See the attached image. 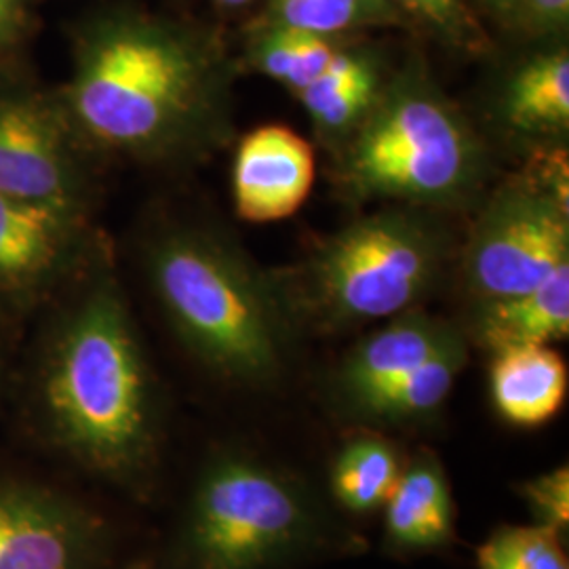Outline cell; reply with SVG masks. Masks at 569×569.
I'll use <instances>...</instances> for the list:
<instances>
[{
    "label": "cell",
    "instance_id": "obj_27",
    "mask_svg": "<svg viewBox=\"0 0 569 569\" xmlns=\"http://www.w3.org/2000/svg\"><path fill=\"white\" fill-rule=\"evenodd\" d=\"M488 2L493 7V9H498V11L512 13V11H515V7H517L521 0H488Z\"/></svg>",
    "mask_w": 569,
    "mask_h": 569
},
{
    "label": "cell",
    "instance_id": "obj_11",
    "mask_svg": "<svg viewBox=\"0 0 569 569\" xmlns=\"http://www.w3.org/2000/svg\"><path fill=\"white\" fill-rule=\"evenodd\" d=\"M93 523L32 491H0V569H81Z\"/></svg>",
    "mask_w": 569,
    "mask_h": 569
},
{
    "label": "cell",
    "instance_id": "obj_21",
    "mask_svg": "<svg viewBox=\"0 0 569 569\" xmlns=\"http://www.w3.org/2000/svg\"><path fill=\"white\" fill-rule=\"evenodd\" d=\"M270 23L333 39L357 28L399 20L388 0H270Z\"/></svg>",
    "mask_w": 569,
    "mask_h": 569
},
{
    "label": "cell",
    "instance_id": "obj_17",
    "mask_svg": "<svg viewBox=\"0 0 569 569\" xmlns=\"http://www.w3.org/2000/svg\"><path fill=\"white\" fill-rule=\"evenodd\" d=\"M467 359V342L465 338H458L369 399L357 411L355 420L367 425H407L425 420L446 403Z\"/></svg>",
    "mask_w": 569,
    "mask_h": 569
},
{
    "label": "cell",
    "instance_id": "obj_8",
    "mask_svg": "<svg viewBox=\"0 0 569 569\" xmlns=\"http://www.w3.org/2000/svg\"><path fill=\"white\" fill-rule=\"evenodd\" d=\"M315 154L283 124H266L244 138L232 164L237 213L253 224L293 216L310 197Z\"/></svg>",
    "mask_w": 569,
    "mask_h": 569
},
{
    "label": "cell",
    "instance_id": "obj_15",
    "mask_svg": "<svg viewBox=\"0 0 569 569\" xmlns=\"http://www.w3.org/2000/svg\"><path fill=\"white\" fill-rule=\"evenodd\" d=\"M385 84L373 53L338 49L326 70L296 96L323 136L350 138L373 110Z\"/></svg>",
    "mask_w": 569,
    "mask_h": 569
},
{
    "label": "cell",
    "instance_id": "obj_5",
    "mask_svg": "<svg viewBox=\"0 0 569 569\" xmlns=\"http://www.w3.org/2000/svg\"><path fill=\"white\" fill-rule=\"evenodd\" d=\"M323 536V512L302 481L247 451H224L190 500L183 569H283Z\"/></svg>",
    "mask_w": 569,
    "mask_h": 569
},
{
    "label": "cell",
    "instance_id": "obj_26",
    "mask_svg": "<svg viewBox=\"0 0 569 569\" xmlns=\"http://www.w3.org/2000/svg\"><path fill=\"white\" fill-rule=\"evenodd\" d=\"M28 23L23 0H0V47L20 41Z\"/></svg>",
    "mask_w": 569,
    "mask_h": 569
},
{
    "label": "cell",
    "instance_id": "obj_14",
    "mask_svg": "<svg viewBox=\"0 0 569 569\" xmlns=\"http://www.w3.org/2000/svg\"><path fill=\"white\" fill-rule=\"evenodd\" d=\"M475 340L498 355L512 348L550 346L569 333V264L526 293L479 305Z\"/></svg>",
    "mask_w": 569,
    "mask_h": 569
},
{
    "label": "cell",
    "instance_id": "obj_20",
    "mask_svg": "<svg viewBox=\"0 0 569 569\" xmlns=\"http://www.w3.org/2000/svg\"><path fill=\"white\" fill-rule=\"evenodd\" d=\"M329 37L268 23L249 47V61L268 79L300 93L315 81L336 56Z\"/></svg>",
    "mask_w": 569,
    "mask_h": 569
},
{
    "label": "cell",
    "instance_id": "obj_19",
    "mask_svg": "<svg viewBox=\"0 0 569 569\" xmlns=\"http://www.w3.org/2000/svg\"><path fill=\"white\" fill-rule=\"evenodd\" d=\"M397 448L378 435H359L338 451L331 465V493L355 515L385 509L401 475Z\"/></svg>",
    "mask_w": 569,
    "mask_h": 569
},
{
    "label": "cell",
    "instance_id": "obj_25",
    "mask_svg": "<svg viewBox=\"0 0 569 569\" xmlns=\"http://www.w3.org/2000/svg\"><path fill=\"white\" fill-rule=\"evenodd\" d=\"M531 32H555L568 26L569 0H521L515 11Z\"/></svg>",
    "mask_w": 569,
    "mask_h": 569
},
{
    "label": "cell",
    "instance_id": "obj_16",
    "mask_svg": "<svg viewBox=\"0 0 569 569\" xmlns=\"http://www.w3.org/2000/svg\"><path fill=\"white\" fill-rule=\"evenodd\" d=\"M68 237V211L0 192V281L21 283L58 262Z\"/></svg>",
    "mask_w": 569,
    "mask_h": 569
},
{
    "label": "cell",
    "instance_id": "obj_10",
    "mask_svg": "<svg viewBox=\"0 0 569 569\" xmlns=\"http://www.w3.org/2000/svg\"><path fill=\"white\" fill-rule=\"evenodd\" d=\"M458 338L456 327L413 308L392 317L346 355L333 380L338 403L355 418L369 399Z\"/></svg>",
    "mask_w": 569,
    "mask_h": 569
},
{
    "label": "cell",
    "instance_id": "obj_28",
    "mask_svg": "<svg viewBox=\"0 0 569 569\" xmlns=\"http://www.w3.org/2000/svg\"><path fill=\"white\" fill-rule=\"evenodd\" d=\"M220 4H228V7H239V4H244V2H249V0H218Z\"/></svg>",
    "mask_w": 569,
    "mask_h": 569
},
{
    "label": "cell",
    "instance_id": "obj_3",
    "mask_svg": "<svg viewBox=\"0 0 569 569\" xmlns=\"http://www.w3.org/2000/svg\"><path fill=\"white\" fill-rule=\"evenodd\" d=\"M47 403L66 443L89 465L114 475L142 467L152 441L148 378L114 293H96L68 327Z\"/></svg>",
    "mask_w": 569,
    "mask_h": 569
},
{
    "label": "cell",
    "instance_id": "obj_2",
    "mask_svg": "<svg viewBox=\"0 0 569 569\" xmlns=\"http://www.w3.org/2000/svg\"><path fill=\"white\" fill-rule=\"evenodd\" d=\"M152 279L186 345L211 369L241 385L281 371V291L239 251L199 234L171 237L152 256Z\"/></svg>",
    "mask_w": 569,
    "mask_h": 569
},
{
    "label": "cell",
    "instance_id": "obj_9",
    "mask_svg": "<svg viewBox=\"0 0 569 569\" xmlns=\"http://www.w3.org/2000/svg\"><path fill=\"white\" fill-rule=\"evenodd\" d=\"M0 192L61 211L72 207L60 124L34 100H0Z\"/></svg>",
    "mask_w": 569,
    "mask_h": 569
},
{
    "label": "cell",
    "instance_id": "obj_12",
    "mask_svg": "<svg viewBox=\"0 0 569 569\" xmlns=\"http://www.w3.org/2000/svg\"><path fill=\"white\" fill-rule=\"evenodd\" d=\"M385 542L395 552L446 549L456 533V507L441 460L422 449L401 468L385 505Z\"/></svg>",
    "mask_w": 569,
    "mask_h": 569
},
{
    "label": "cell",
    "instance_id": "obj_23",
    "mask_svg": "<svg viewBox=\"0 0 569 569\" xmlns=\"http://www.w3.org/2000/svg\"><path fill=\"white\" fill-rule=\"evenodd\" d=\"M519 498L526 502L531 523L569 536V468L568 465L540 472L517 486Z\"/></svg>",
    "mask_w": 569,
    "mask_h": 569
},
{
    "label": "cell",
    "instance_id": "obj_13",
    "mask_svg": "<svg viewBox=\"0 0 569 569\" xmlns=\"http://www.w3.org/2000/svg\"><path fill=\"white\" fill-rule=\"evenodd\" d=\"M568 387V366L550 346L493 355L489 369L491 403L512 427H545L566 406Z\"/></svg>",
    "mask_w": 569,
    "mask_h": 569
},
{
    "label": "cell",
    "instance_id": "obj_7",
    "mask_svg": "<svg viewBox=\"0 0 569 569\" xmlns=\"http://www.w3.org/2000/svg\"><path fill=\"white\" fill-rule=\"evenodd\" d=\"M569 264L568 176L502 190L475 226L467 281L479 305L545 283Z\"/></svg>",
    "mask_w": 569,
    "mask_h": 569
},
{
    "label": "cell",
    "instance_id": "obj_22",
    "mask_svg": "<svg viewBox=\"0 0 569 569\" xmlns=\"http://www.w3.org/2000/svg\"><path fill=\"white\" fill-rule=\"evenodd\" d=\"M559 533L529 523L493 529L477 549L479 569H569L568 549Z\"/></svg>",
    "mask_w": 569,
    "mask_h": 569
},
{
    "label": "cell",
    "instance_id": "obj_6",
    "mask_svg": "<svg viewBox=\"0 0 569 569\" xmlns=\"http://www.w3.org/2000/svg\"><path fill=\"white\" fill-rule=\"evenodd\" d=\"M441 258V241L425 220L369 216L317 251L296 296L284 298V312L326 329L392 319L427 296Z\"/></svg>",
    "mask_w": 569,
    "mask_h": 569
},
{
    "label": "cell",
    "instance_id": "obj_1",
    "mask_svg": "<svg viewBox=\"0 0 569 569\" xmlns=\"http://www.w3.org/2000/svg\"><path fill=\"white\" fill-rule=\"evenodd\" d=\"M222 89V60L204 39L167 21L121 16L82 42L70 102L103 146L161 152L209 124Z\"/></svg>",
    "mask_w": 569,
    "mask_h": 569
},
{
    "label": "cell",
    "instance_id": "obj_18",
    "mask_svg": "<svg viewBox=\"0 0 569 569\" xmlns=\"http://www.w3.org/2000/svg\"><path fill=\"white\" fill-rule=\"evenodd\" d=\"M502 110L512 129L529 136L566 131L569 124V56L566 49L523 63L505 91Z\"/></svg>",
    "mask_w": 569,
    "mask_h": 569
},
{
    "label": "cell",
    "instance_id": "obj_4",
    "mask_svg": "<svg viewBox=\"0 0 569 569\" xmlns=\"http://www.w3.org/2000/svg\"><path fill=\"white\" fill-rule=\"evenodd\" d=\"M346 146L342 180L357 197L449 203L481 171V148L462 114L422 72L385 84Z\"/></svg>",
    "mask_w": 569,
    "mask_h": 569
},
{
    "label": "cell",
    "instance_id": "obj_24",
    "mask_svg": "<svg viewBox=\"0 0 569 569\" xmlns=\"http://www.w3.org/2000/svg\"><path fill=\"white\" fill-rule=\"evenodd\" d=\"M397 11L403 9L425 21L435 32L460 47H479L481 30L472 20L465 0H388Z\"/></svg>",
    "mask_w": 569,
    "mask_h": 569
}]
</instances>
